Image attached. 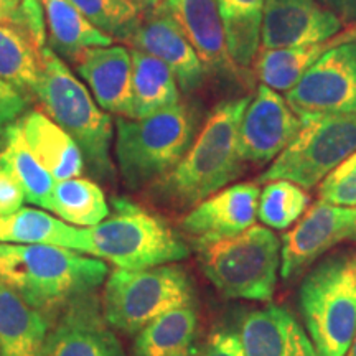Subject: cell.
<instances>
[{"mask_svg": "<svg viewBox=\"0 0 356 356\" xmlns=\"http://www.w3.org/2000/svg\"><path fill=\"white\" fill-rule=\"evenodd\" d=\"M251 96L222 101L211 111L188 152L155 181L152 195L175 208H193L243 173L238 134Z\"/></svg>", "mask_w": 356, "mask_h": 356, "instance_id": "cell-1", "label": "cell"}, {"mask_svg": "<svg viewBox=\"0 0 356 356\" xmlns=\"http://www.w3.org/2000/svg\"><path fill=\"white\" fill-rule=\"evenodd\" d=\"M106 275L104 261L71 249L0 243V282L43 315L95 292Z\"/></svg>", "mask_w": 356, "mask_h": 356, "instance_id": "cell-2", "label": "cell"}, {"mask_svg": "<svg viewBox=\"0 0 356 356\" xmlns=\"http://www.w3.org/2000/svg\"><path fill=\"white\" fill-rule=\"evenodd\" d=\"M42 111L76 142L84 163L97 180H111L115 168L111 159L113 121L70 66L51 48H43L42 70L35 89Z\"/></svg>", "mask_w": 356, "mask_h": 356, "instance_id": "cell-3", "label": "cell"}, {"mask_svg": "<svg viewBox=\"0 0 356 356\" xmlns=\"http://www.w3.org/2000/svg\"><path fill=\"white\" fill-rule=\"evenodd\" d=\"M115 159L131 190L165 177L188 152L197 134V118L184 102L144 119L118 118Z\"/></svg>", "mask_w": 356, "mask_h": 356, "instance_id": "cell-4", "label": "cell"}, {"mask_svg": "<svg viewBox=\"0 0 356 356\" xmlns=\"http://www.w3.org/2000/svg\"><path fill=\"white\" fill-rule=\"evenodd\" d=\"M119 269L140 270L188 257V246L165 220L126 198H114L99 225L86 228V252Z\"/></svg>", "mask_w": 356, "mask_h": 356, "instance_id": "cell-5", "label": "cell"}, {"mask_svg": "<svg viewBox=\"0 0 356 356\" xmlns=\"http://www.w3.org/2000/svg\"><path fill=\"white\" fill-rule=\"evenodd\" d=\"M305 332L320 356H345L356 333V251L327 257L299 291Z\"/></svg>", "mask_w": 356, "mask_h": 356, "instance_id": "cell-6", "label": "cell"}, {"mask_svg": "<svg viewBox=\"0 0 356 356\" xmlns=\"http://www.w3.org/2000/svg\"><path fill=\"white\" fill-rule=\"evenodd\" d=\"M204 275L228 299L270 302L280 267V241L267 226L198 249Z\"/></svg>", "mask_w": 356, "mask_h": 356, "instance_id": "cell-7", "label": "cell"}, {"mask_svg": "<svg viewBox=\"0 0 356 356\" xmlns=\"http://www.w3.org/2000/svg\"><path fill=\"white\" fill-rule=\"evenodd\" d=\"M195 307V287L190 275L178 266L149 269H115L106 280L102 310L114 330L137 335L160 315Z\"/></svg>", "mask_w": 356, "mask_h": 356, "instance_id": "cell-8", "label": "cell"}, {"mask_svg": "<svg viewBox=\"0 0 356 356\" xmlns=\"http://www.w3.org/2000/svg\"><path fill=\"white\" fill-rule=\"evenodd\" d=\"M300 131L259 177L261 184L287 180L310 190L356 152V118L300 115Z\"/></svg>", "mask_w": 356, "mask_h": 356, "instance_id": "cell-9", "label": "cell"}, {"mask_svg": "<svg viewBox=\"0 0 356 356\" xmlns=\"http://www.w3.org/2000/svg\"><path fill=\"white\" fill-rule=\"evenodd\" d=\"M284 97L299 118H356V40L337 44L320 56Z\"/></svg>", "mask_w": 356, "mask_h": 356, "instance_id": "cell-10", "label": "cell"}, {"mask_svg": "<svg viewBox=\"0 0 356 356\" xmlns=\"http://www.w3.org/2000/svg\"><path fill=\"white\" fill-rule=\"evenodd\" d=\"M302 126L280 92L259 84L239 124L238 147L243 162L264 165L274 162L296 139Z\"/></svg>", "mask_w": 356, "mask_h": 356, "instance_id": "cell-11", "label": "cell"}, {"mask_svg": "<svg viewBox=\"0 0 356 356\" xmlns=\"http://www.w3.org/2000/svg\"><path fill=\"white\" fill-rule=\"evenodd\" d=\"M150 6L152 10L140 17L126 43L132 44V50L149 53L163 61L175 74L180 91H197L208 76L207 68L167 8L160 2Z\"/></svg>", "mask_w": 356, "mask_h": 356, "instance_id": "cell-12", "label": "cell"}, {"mask_svg": "<svg viewBox=\"0 0 356 356\" xmlns=\"http://www.w3.org/2000/svg\"><path fill=\"white\" fill-rule=\"evenodd\" d=\"M44 356H126L95 292L71 300L48 333Z\"/></svg>", "mask_w": 356, "mask_h": 356, "instance_id": "cell-13", "label": "cell"}, {"mask_svg": "<svg viewBox=\"0 0 356 356\" xmlns=\"http://www.w3.org/2000/svg\"><path fill=\"white\" fill-rule=\"evenodd\" d=\"M345 24L318 0H267L259 50L307 47L341 33Z\"/></svg>", "mask_w": 356, "mask_h": 356, "instance_id": "cell-14", "label": "cell"}, {"mask_svg": "<svg viewBox=\"0 0 356 356\" xmlns=\"http://www.w3.org/2000/svg\"><path fill=\"white\" fill-rule=\"evenodd\" d=\"M261 190L256 184L226 186L203 200L181 218L180 226L198 249L233 238L254 226Z\"/></svg>", "mask_w": 356, "mask_h": 356, "instance_id": "cell-15", "label": "cell"}, {"mask_svg": "<svg viewBox=\"0 0 356 356\" xmlns=\"http://www.w3.org/2000/svg\"><path fill=\"white\" fill-rule=\"evenodd\" d=\"M350 208L318 200L297 225L284 234L280 244V275L292 279L314 264L338 243L348 239Z\"/></svg>", "mask_w": 356, "mask_h": 356, "instance_id": "cell-16", "label": "cell"}, {"mask_svg": "<svg viewBox=\"0 0 356 356\" xmlns=\"http://www.w3.org/2000/svg\"><path fill=\"white\" fill-rule=\"evenodd\" d=\"M180 25L208 74L241 81L246 71L236 66L226 43L218 0H159Z\"/></svg>", "mask_w": 356, "mask_h": 356, "instance_id": "cell-17", "label": "cell"}, {"mask_svg": "<svg viewBox=\"0 0 356 356\" xmlns=\"http://www.w3.org/2000/svg\"><path fill=\"white\" fill-rule=\"evenodd\" d=\"M97 106L119 118L134 119L132 55L122 44L88 48L73 60Z\"/></svg>", "mask_w": 356, "mask_h": 356, "instance_id": "cell-18", "label": "cell"}, {"mask_svg": "<svg viewBox=\"0 0 356 356\" xmlns=\"http://www.w3.org/2000/svg\"><path fill=\"white\" fill-rule=\"evenodd\" d=\"M239 338L244 356H320L299 320L279 305L249 312Z\"/></svg>", "mask_w": 356, "mask_h": 356, "instance_id": "cell-19", "label": "cell"}, {"mask_svg": "<svg viewBox=\"0 0 356 356\" xmlns=\"http://www.w3.org/2000/svg\"><path fill=\"white\" fill-rule=\"evenodd\" d=\"M20 126L35 157L56 181L83 175L86 163L76 142L43 111L22 115Z\"/></svg>", "mask_w": 356, "mask_h": 356, "instance_id": "cell-20", "label": "cell"}, {"mask_svg": "<svg viewBox=\"0 0 356 356\" xmlns=\"http://www.w3.org/2000/svg\"><path fill=\"white\" fill-rule=\"evenodd\" d=\"M47 315L0 282V356H44Z\"/></svg>", "mask_w": 356, "mask_h": 356, "instance_id": "cell-21", "label": "cell"}, {"mask_svg": "<svg viewBox=\"0 0 356 356\" xmlns=\"http://www.w3.org/2000/svg\"><path fill=\"white\" fill-rule=\"evenodd\" d=\"M0 243L42 244L86 252V228L71 226L47 211L20 208L0 218Z\"/></svg>", "mask_w": 356, "mask_h": 356, "instance_id": "cell-22", "label": "cell"}, {"mask_svg": "<svg viewBox=\"0 0 356 356\" xmlns=\"http://www.w3.org/2000/svg\"><path fill=\"white\" fill-rule=\"evenodd\" d=\"M0 170L10 175L24 190L25 202L48 210L56 180L35 157L26 144L20 119L0 131Z\"/></svg>", "mask_w": 356, "mask_h": 356, "instance_id": "cell-23", "label": "cell"}, {"mask_svg": "<svg viewBox=\"0 0 356 356\" xmlns=\"http://www.w3.org/2000/svg\"><path fill=\"white\" fill-rule=\"evenodd\" d=\"M50 48L61 60H73L95 47H109L114 38L101 32L70 0H42Z\"/></svg>", "mask_w": 356, "mask_h": 356, "instance_id": "cell-24", "label": "cell"}, {"mask_svg": "<svg viewBox=\"0 0 356 356\" xmlns=\"http://www.w3.org/2000/svg\"><path fill=\"white\" fill-rule=\"evenodd\" d=\"M351 40H356V24L353 29L343 32V35L338 33L337 37L323 43L282 48V50H259L254 60V73L261 84H266L267 88L277 92H287L300 81L305 71L320 56H323L337 44L351 42Z\"/></svg>", "mask_w": 356, "mask_h": 356, "instance_id": "cell-25", "label": "cell"}, {"mask_svg": "<svg viewBox=\"0 0 356 356\" xmlns=\"http://www.w3.org/2000/svg\"><path fill=\"white\" fill-rule=\"evenodd\" d=\"M198 314L180 307L160 315L137 333L134 356H197Z\"/></svg>", "mask_w": 356, "mask_h": 356, "instance_id": "cell-26", "label": "cell"}, {"mask_svg": "<svg viewBox=\"0 0 356 356\" xmlns=\"http://www.w3.org/2000/svg\"><path fill=\"white\" fill-rule=\"evenodd\" d=\"M134 119L149 118L180 102V88L168 66L149 53L131 50Z\"/></svg>", "mask_w": 356, "mask_h": 356, "instance_id": "cell-27", "label": "cell"}, {"mask_svg": "<svg viewBox=\"0 0 356 356\" xmlns=\"http://www.w3.org/2000/svg\"><path fill=\"white\" fill-rule=\"evenodd\" d=\"M226 43L236 66L246 71L261 48V29L267 0H218Z\"/></svg>", "mask_w": 356, "mask_h": 356, "instance_id": "cell-28", "label": "cell"}, {"mask_svg": "<svg viewBox=\"0 0 356 356\" xmlns=\"http://www.w3.org/2000/svg\"><path fill=\"white\" fill-rule=\"evenodd\" d=\"M48 210L68 225L83 228L99 225L111 211L101 186L81 177L56 181Z\"/></svg>", "mask_w": 356, "mask_h": 356, "instance_id": "cell-29", "label": "cell"}, {"mask_svg": "<svg viewBox=\"0 0 356 356\" xmlns=\"http://www.w3.org/2000/svg\"><path fill=\"white\" fill-rule=\"evenodd\" d=\"M42 51L20 29L0 25V79L35 96L42 70Z\"/></svg>", "mask_w": 356, "mask_h": 356, "instance_id": "cell-30", "label": "cell"}, {"mask_svg": "<svg viewBox=\"0 0 356 356\" xmlns=\"http://www.w3.org/2000/svg\"><path fill=\"white\" fill-rule=\"evenodd\" d=\"M310 203L302 186L287 180L267 181L259 195L257 218L270 229H287L304 216Z\"/></svg>", "mask_w": 356, "mask_h": 356, "instance_id": "cell-31", "label": "cell"}, {"mask_svg": "<svg viewBox=\"0 0 356 356\" xmlns=\"http://www.w3.org/2000/svg\"><path fill=\"white\" fill-rule=\"evenodd\" d=\"M70 2L101 32L122 42H126L142 17V7L132 0H70Z\"/></svg>", "mask_w": 356, "mask_h": 356, "instance_id": "cell-32", "label": "cell"}, {"mask_svg": "<svg viewBox=\"0 0 356 356\" xmlns=\"http://www.w3.org/2000/svg\"><path fill=\"white\" fill-rule=\"evenodd\" d=\"M0 25L20 29L40 48H44L47 25L42 0H0Z\"/></svg>", "mask_w": 356, "mask_h": 356, "instance_id": "cell-33", "label": "cell"}, {"mask_svg": "<svg viewBox=\"0 0 356 356\" xmlns=\"http://www.w3.org/2000/svg\"><path fill=\"white\" fill-rule=\"evenodd\" d=\"M318 197L337 207H356V152L346 157L320 181Z\"/></svg>", "mask_w": 356, "mask_h": 356, "instance_id": "cell-34", "label": "cell"}, {"mask_svg": "<svg viewBox=\"0 0 356 356\" xmlns=\"http://www.w3.org/2000/svg\"><path fill=\"white\" fill-rule=\"evenodd\" d=\"M32 102V96L0 79V131L19 121Z\"/></svg>", "mask_w": 356, "mask_h": 356, "instance_id": "cell-35", "label": "cell"}, {"mask_svg": "<svg viewBox=\"0 0 356 356\" xmlns=\"http://www.w3.org/2000/svg\"><path fill=\"white\" fill-rule=\"evenodd\" d=\"M197 356H244L241 338L234 332H216Z\"/></svg>", "mask_w": 356, "mask_h": 356, "instance_id": "cell-36", "label": "cell"}, {"mask_svg": "<svg viewBox=\"0 0 356 356\" xmlns=\"http://www.w3.org/2000/svg\"><path fill=\"white\" fill-rule=\"evenodd\" d=\"M25 202L24 190L10 175L0 170V218L19 211Z\"/></svg>", "mask_w": 356, "mask_h": 356, "instance_id": "cell-37", "label": "cell"}, {"mask_svg": "<svg viewBox=\"0 0 356 356\" xmlns=\"http://www.w3.org/2000/svg\"><path fill=\"white\" fill-rule=\"evenodd\" d=\"M323 7L332 10L343 24H356V0H318Z\"/></svg>", "mask_w": 356, "mask_h": 356, "instance_id": "cell-38", "label": "cell"}, {"mask_svg": "<svg viewBox=\"0 0 356 356\" xmlns=\"http://www.w3.org/2000/svg\"><path fill=\"white\" fill-rule=\"evenodd\" d=\"M348 239L356 241V207L350 208V225H348Z\"/></svg>", "mask_w": 356, "mask_h": 356, "instance_id": "cell-39", "label": "cell"}, {"mask_svg": "<svg viewBox=\"0 0 356 356\" xmlns=\"http://www.w3.org/2000/svg\"><path fill=\"white\" fill-rule=\"evenodd\" d=\"M345 356H356V333H355L353 341H351L350 348H348V351H346V355H345Z\"/></svg>", "mask_w": 356, "mask_h": 356, "instance_id": "cell-40", "label": "cell"}, {"mask_svg": "<svg viewBox=\"0 0 356 356\" xmlns=\"http://www.w3.org/2000/svg\"><path fill=\"white\" fill-rule=\"evenodd\" d=\"M132 2H136V3H155V2H159V0H132Z\"/></svg>", "mask_w": 356, "mask_h": 356, "instance_id": "cell-41", "label": "cell"}]
</instances>
